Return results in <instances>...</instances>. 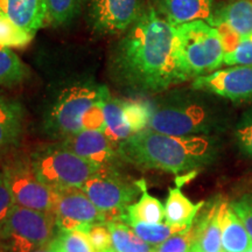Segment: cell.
Returning a JSON list of instances; mask_svg holds the SVG:
<instances>
[{"label": "cell", "mask_w": 252, "mask_h": 252, "mask_svg": "<svg viewBox=\"0 0 252 252\" xmlns=\"http://www.w3.org/2000/svg\"><path fill=\"white\" fill-rule=\"evenodd\" d=\"M145 181L131 182L119 174L115 166L100 167L94 174L82 190L87 194L91 202L105 216V222L123 220L126 209L143 190Z\"/></svg>", "instance_id": "ba28073f"}, {"label": "cell", "mask_w": 252, "mask_h": 252, "mask_svg": "<svg viewBox=\"0 0 252 252\" xmlns=\"http://www.w3.org/2000/svg\"><path fill=\"white\" fill-rule=\"evenodd\" d=\"M110 96L105 86L91 78L71 82L59 91L43 117V130L63 140L83 130L86 116Z\"/></svg>", "instance_id": "277c9868"}, {"label": "cell", "mask_w": 252, "mask_h": 252, "mask_svg": "<svg viewBox=\"0 0 252 252\" xmlns=\"http://www.w3.org/2000/svg\"><path fill=\"white\" fill-rule=\"evenodd\" d=\"M128 225L133 229V231L143 241L146 242L147 244L152 245V247L161 244L169 237H172L173 235L187 230L184 226L171 225L166 222L152 223V224H149V223H132V224Z\"/></svg>", "instance_id": "484cf974"}, {"label": "cell", "mask_w": 252, "mask_h": 252, "mask_svg": "<svg viewBox=\"0 0 252 252\" xmlns=\"http://www.w3.org/2000/svg\"><path fill=\"white\" fill-rule=\"evenodd\" d=\"M232 209L237 214L252 238V191L243 194L231 202Z\"/></svg>", "instance_id": "836d02e7"}, {"label": "cell", "mask_w": 252, "mask_h": 252, "mask_svg": "<svg viewBox=\"0 0 252 252\" xmlns=\"http://www.w3.org/2000/svg\"><path fill=\"white\" fill-rule=\"evenodd\" d=\"M193 225L185 231L173 235L163 243L152 248V252H189L193 245Z\"/></svg>", "instance_id": "4dcf8cb0"}, {"label": "cell", "mask_w": 252, "mask_h": 252, "mask_svg": "<svg viewBox=\"0 0 252 252\" xmlns=\"http://www.w3.org/2000/svg\"><path fill=\"white\" fill-rule=\"evenodd\" d=\"M17 206L54 214L58 194L40 180L30 157H17L1 167Z\"/></svg>", "instance_id": "9c48e42d"}, {"label": "cell", "mask_w": 252, "mask_h": 252, "mask_svg": "<svg viewBox=\"0 0 252 252\" xmlns=\"http://www.w3.org/2000/svg\"><path fill=\"white\" fill-rule=\"evenodd\" d=\"M111 231L112 245L116 252H152V245L147 244L123 220L106 222Z\"/></svg>", "instance_id": "603a6c76"}, {"label": "cell", "mask_w": 252, "mask_h": 252, "mask_svg": "<svg viewBox=\"0 0 252 252\" xmlns=\"http://www.w3.org/2000/svg\"><path fill=\"white\" fill-rule=\"evenodd\" d=\"M191 88L231 102L252 100V65H234L193 80Z\"/></svg>", "instance_id": "7c38bea8"}, {"label": "cell", "mask_w": 252, "mask_h": 252, "mask_svg": "<svg viewBox=\"0 0 252 252\" xmlns=\"http://www.w3.org/2000/svg\"><path fill=\"white\" fill-rule=\"evenodd\" d=\"M217 96L204 91H165L151 103L150 130L171 135H214L228 125V113Z\"/></svg>", "instance_id": "3957f363"}, {"label": "cell", "mask_w": 252, "mask_h": 252, "mask_svg": "<svg viewBox=\"0 0 252 252\" xmlns=\"http://www.w3.org/2000/svg\"><path fill=\"white\" fill-rule=\"evenodd\" d=\"M210 26L225 25L242 37L252 34V0H228L214 8L207 21Z\"/></svg>", "instance_id": "ac0fdd59"}, {"label": "cell", "mask_w": 252, "mask_h": 252, "mask_svg": "<svg viewBox=\"0 0 252 252\" xmlns=\"http://www.w3.org/2000/svg\"><path fill=\"white\" fill-rule=\"evenodd\" d=\"M245 252H252V247H250V248H249V249H248V250H247V251H245Z\"/></svg>", "instance_id": "d590c367"}, {"label": "cell", "mask_w": 252, "mask_h": 252, "mask_svg": "<svg viewBox=\"0 0 252 252\" xmlns=\"http://www.w3.org/2000/svg\"><path fill=\"white\" fill-rule=\"evenodd\" d=\"M153 7L173 27L208 21L214 11V0H153Z\"/></svg>", "instance_id": "9a60e30c"}, {"label": "cell", "mask_w": 252, "mask_h": 252, "mask_svg": "<svg viewBox=\"0 0 252 252\" xmlns=\"http://www.w3.org/2000/svg\"><path fill=\"white\" fill-rule=\"evenodd\" d=\"M176 52L185 82L209 75L223 64L224 47L216 28L197 20L175 27Z\"/></svg>", "instance_id": "5b68a950"}, {"label": "cell", "mask_w": 252, "mask_h": 252, "mask_svg": "<svg viewBox=\"0 0 252 252\" xmlns=\"http://www.w3.org/2000/svg\"><path fill=\"white\" fill-rule=\"evenodd\" d=\"M204 202L193 203L182 193L179 186L169 188L165 203V222L171 225L184 226L188 229L193 225L198 212Z\"/></svg>", "instance_id": "ffe728a7"}, {"label": "cell", "mask_w": 252, "mask_h": 252, "mask_svg": "<svg viewBox=\"0 0 252 252\" xmlns=\"http://www.w3.org/2000/svg\"><path fill=\"white\" fill-rule=\"evenodd\" d=\"M25 110L18 100L0 96V156L15 149L24 133Z\"/></svg>", "instance_id": "e0dca14e"}, {"label": "cell", "mask_w": 252, "mask_h": 252, "mask_svg": "<svg viewBox=\"0 0 252 252\" xmlns=\"http://www.w3.org/2000/svg\"><path fill=\"white\" fill-rule=\"evenodd\" d=\"M32 252H62V251H61V249L59 248V245L55 243V241H53L52 243H49L48 245H45V247H41V248L36 249V250H34V251H32Z\"/></svg>", "instance_id": "e575fe53"}, {"label": "cell", "mask_w": 252, "mask_h": 252, "mask_svg": "<svg viewBox=\"0 0 252 252\" xmlns=\"http://www.w3.org/2000/svg\"><path fill=\"white\" fill-rule=\"evenodd\" d=\"M84 0H46V25L62 27L80 14Z\"/></svg>", "instance_id": "d4e9b609"}, {"label": "cell", "mask_w": 252, "mask_h": 252, "mask_svg": "<svg viewBox=\"0 0 252 252\" xmlns=\"http://www.w3.org/2000/svg\"><path fill=\"white\" fill-rule=\"evenodd\" d=\"M223 64L229 65V67L252 65V34L244 37L232 52L226 53L223 60Z\"/></svg>", "instance_id": "1f68e13d"}, {"label": "cell", "mask_w": 252, "mask_h": 252, "mask_svg": "<svg viewBox=\"0 0 252 252\" xmlns=\"http://www.w3.org/2000/svg\"><path fill=\"white\" fill-rule=\"evenodd\" d=\"M189 252H197V251H194V250H190Z\"/></svg>", "instance_id": "8d00e7d4"}, {"label": "cell", "mask_w": 252, "mask_h": 252, "mask_svg": "<svg viewBox=\"0 0 252 252\" xmlns=\"http://www.w3.org/2000/svg\"><path fill=\"white\" fill-rule=\"evenodd\" d=\"M223 252H224V251H223Z\"/></svg>", "instance_id": "74e56055"}, {"label": "cell", "mask_w": 252, "mask_h": 252, "mask_svg": "<svg viewBox=\"0 0 252 252\" xmlns=\"http://www.w3.org/2000/svg\"><path fill=\"white\" fill-rule=\"evenodd\" d=\"M30 71L11 48L0 46V86L15 87L26 81Z\"/></svg>", "instance_id": "cb8c5ba5"}, {"label": "cell", "mask_w": 252, "mask_h": 252, "mask_svg": "<svg viewBox=\"0 0 252 252\" xmlns=\"http://www.w3.org/2000/svg\"><path fill=\"white\" fill-rule=\"evenodd\" d=\"M33 34L28 33L0 13V46L6 48H23L33 40Z\"/></svg>", "instance_id": "4316f807"}, {"label": "cell", "mask_w": 252, "mask_h": 252, "mask_svg": "<svg viewBox=\"0 0 252 252\" xmlns=\"http://www.w3.org/2000/svg\"><path fill=\"white\" fill-rule=\"evenodd\" d=\"M118 152L130 165L179 175L212 165L220 146L214 135L180 137L146 128L119 144Z\"/></svg>", "instance_id": "7a4b0ae2"}, {"label": "cell", "mask_w": 252, "mask_h": 252, "mask_svg": "<svg viewBox=\"0 0 252 252\" xmlns=\"http://www.w3.org/2000/svg\"><path fill=\"white\" fill-rule=\"evenodd\" d=\"M104 116V130L103 133L112 141L119 145L123 141L133 135V132L126 122L124 115L123 99L115 98L111 94L105 99L103 104Z\"/></svg>", "instance_id": "44dd1931"}, {"label": "cell", "mask_w": 252, "mask_h": 252, "mask_svg": "<svg viewBox=\"0 0 252 252\" xmlns=\"http://www.w3.org/2000/svg\"><path fill=\"white\" fill-rule=\"evenodd\" d=\"M60 143L71 152L100 167L115 166L122 161L118 145L113 144L102 131L82 130L60 140Z\"/></svg>", "instance_id": "4fadbf2b"}, {"label": "cell", "mask_w": 252, "mask_h": 252, "mask_svg": "<svg viewBox=\"0 0 252 252\" xmlns=\"http://www.w3.org/2000/svg\"><path fill=\"white\" fill-rule=\"evenodd\" d=\"M222 248L224 252H245L252 247V238L231 204L224 201L220 217Z\"/></svg>", "instance_id": "d6986e66"}, {"label": "cell", "mask_w": 252, "mask_h": 252, "mask_svg": "<svg viewBox=\"0 0 252 252\" xmlns=\"http://www.w3.org/2000/svg\"><path fill=\"white\" fill-rule=\"evenodd\" d=\"M224 200L215 197L204 202L193 223V245L197 252H223L220 217Z\"/></svg>", "instance_id": "5bb4252c"}, {"label": "cell", "mask_w": 252, "mask_h": 252, "mask_svg": "<svg viewBox=\"0 0 252 252\" xmlns=\"http://www.w3.org/2000/svg\"><path fill=\"white\" fill-rule=\"evenodd\" d=\"M165 220V207L158 198L152 196L146 189V184L143 186L140 198L127 207L124 222L132 223H160Z\"/></svg>", "instance_id": "7402d4cb"}, {"label": "cell", "mask_w": 252, "mask_h": 252, "mask_svg": "<svg viewBox=\"0 0 252 252\" xmlns=\"http://www.w3.org/2000/svg\"><path fill=\"white\" fill-rule=\"evenodd\" d=\"M0 13L35 35L46 27V0H0Z\"/></svg>", "instance_id": "2e32d148"}, {"label": "cell", "mask_w": 252, "mask_h": 252, "mask_svg": "<svg viewBox=\"0 0 252 252\" xmlns=\"http://www.w3.org/2000/svg\"><path fill=\"white\" fill-rule=\"evenodd\" d=\"M54 215L58 230L87 232L91 224L105 222V216L81 188H68L56 191Z\"/></svg>", "instance_id": "8fae6325"}, {"label": "cell", "mask_w": 252, "mask_h": 252, "mask_svg": "<svg viewBox=\"0 0 252 252\" xmlns=\"http://www.w3.org/2000/svg\"><path fill=\"white\" fill-rule=\"evenodd\" d=\"M88 26L98 35L127 31L145 8V0H84Z\"/></svg>", "instance_id": "30bf717a"}, {"label": "cell", "mask_w": 252, "mask_h": 252, "mask_svg": "<svg viewBox=\"0 0 252 252\" xmlns=\"http://www.w3.org/2000/svg\"><path fill=\"white\" fill-rule=\"evenodd\" d=\"M54 241L62 252H98L91 244L86 232L83 231L59 230Z\"/></svg>", "instance_id": "83f0119b"}, {"label": "cell", "mask_w": 252, "mask_h": 252, "mask_svg": "<svg viewBox=\"0 0 252 252\" xmlns=\"http://www.w3.org/2000/svg\"><path fill=\"white\" fill-rule=\"evenodd\" d=\"M55 215L15 204L0 228L2 252H32L54 241L58 234Z\"/></svg>", "instance_id": "52a82bcc"}, {"label": "cell", "mask_w": 252, "mask_h": 252, "mask_svg": "<svg viewBox=\"0 0 252 252\" xmlns=\"http://www.w3.org/2000/svg\"><path fill=\"white\" fill-rule=\"evenodd\" d=\"M14 206L15 201L9 189L7 179L2 168H0V228L4 225Z\"/></svg>", "instance_id": "d6a6232c"}, {"label": "cell", "mask_w": 252, "mask_h": 252, "mask_svg": "<svg viewBox=\"0 0 252 252\" xmlns=\"http://www.w3.org/2000/svg\"><path fill=\"white\" fill-rule=\"evenodd\" d=\"M235 139L239 151L252 158V106L245 110L236 123Z\"/></svg>", "instance_id": "f1b7e54d"}, {"label": "cell", "mask_w": 252, "mask_h": 252, "mask_svg": "<svg viewBox=\"0 0 252 252\" xmlns=\"http://www.w3.org/2000/svg\"><path fill=\"white\" fill-rule=\"evenodd\" d=\"M86 234L91 244L98 252H116L112 245L111 231L106 222L91 224Z\"/></svg>", "instance_id": "f546056e"}, {"label": "cell", "mask_w": 252, "mask_h": 252, "mask_svg": "<svg viewBox=\"0 0 252 252\" xmlns=\"http://www.w3.org/2000/svg\"><path fill=\"white\" fill-rule=\"evenodd\" d=\"M30 160L40 180L55 193L68 188H82L100 168L71 152L60 141L37 147Z\"/></svg>", "instance_id": "8992f818"}, {"label": "cell", "mask_w": 252, "mask_h": 252, "mask_svg": "<svg viewBox=\"0 0 252 252\" xmlns=\"http://www.w3.org/2000/svg\"><path fill=\"white\" fill-rule=\"evenodd\" d=\"M108 67L116 86L137 94H162L182 83L175 27L146 5L112 46Z\"/></svg>", "instance_id": "6da1fadb"}]
</instances>
